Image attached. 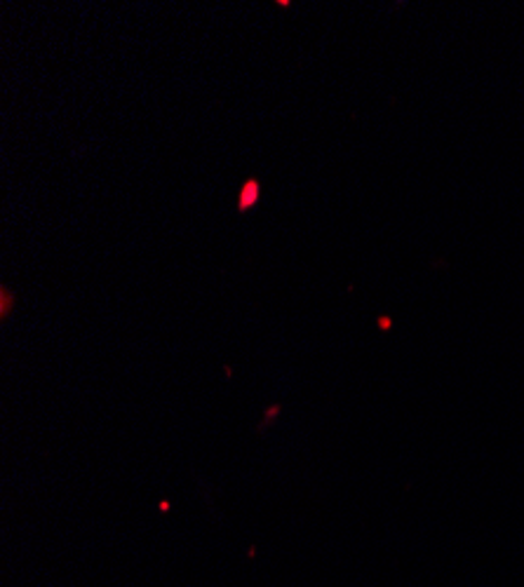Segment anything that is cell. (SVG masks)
<instances>
[{"instance_id":"1","label":"cell","mask_w":524,"mask_h":587,"mask_svg":"<svg viewBox=\"0 0 524 587\" xmlns=\"http://www.w3.org/2000/svg\"><path fill=\"white\" fill-rule=\"evenodd\" d=\"M261 198V182L259 179H248L243 184V188H240V195H237V212H250Z\"/></svg>"},{"instance_id":"2","label":"cell","mask_w":524,"mask_h":587,"mask_svg":"<svg viewBox=\"0 0 524 587\" xmlns=\"http://www.w3.org/2000/svg\"><path fill=\"white\" fill-rule=\"evenodd\" d=\"M0 299H3V301H0V309H3L0 313L8 315L10 313V303H12V294L8 292V287H3V292H0Z\"/></svg>"}]
</instances>
